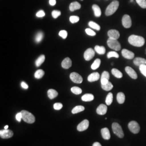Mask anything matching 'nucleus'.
I'll return each instance as SVG.
<instances>
[{
  "instance_id": "obj_46",
  "label": "nucleus",
  "mask_w": 146,
  "mask_h": 146,
  "mask_svg": "<svg viewBox=\"0 0 146 146\" xmlns=\"http://www.w3.org/2000/svg\"><path fill=\"white\" fill-rule=\"evenodd\" d=\"M16 119L17 120V121L21 122V120L22 119V113H21V112L17 113L16 115Z\"/></svg>"
},
{
  "instance_id": "obj_25",
  "label": "nucleus",
  "mask_w": 146,
  "mask_h": 146,
  "mask_svg": "<svg viewBox=\"0 0 146 146\" xmlns=\"http://www.w3.org/2000/svg\"><path fill=\"white\" fill-rule=\"evenodd\" d=\"M92 8L94 12V15L96 17H100L101 15V11L99 5H94L92 6Z\"/></svg>"
},
{
  "instance_id": "obj_1",
  "label": "nucleus",
  "mask_w": 146,
  "mask_h": 146,
  "mask_svg": "<svg viewBox=\"0 0 146 146\" xmlns=\"http://www.w3.org/2000/svg\"><path fill=\"white\" fill-rule=\"evenodd\" d=\"M128 42L133 46L140 47H142L144 45L145 40L143 37L135 35H131L128 38Z\"/></svg>"
},
{
  "instance_id": "obj_34",
  "label": "nucleus",
  "mask_w": 146,
  "mask_h": 146,
  "mask_svg": "<svg viewBox=\"0 0 146 146\" xmlns=\"http://www.w3.org/2000/svg\"><path fill=\"white\" fill-rule=\"evenodd\" d=\"M89 26L90 27L92 28H93L96 31H100V26L96 23L94 22L93 21H90L88 23Z\"/></svg>"
},
{
  "instance_id": "obj_35",
  "label": "nucleus",
  "mask_w": 146,
  "mask_h": 146,
  "mask_svg": "<svg viewBox=\"0 0 146 146\" xmlns=\"http://www.w3.org/2000/svg\"><path fill=\"white\" fill-rule=\"evenodd\" d=\"M72 92L74 94L78 95L82 93V89L78 87H73L71 88Z\"/></svg>"
},
{
  "instance_id": "obj_21",
  "label": "nucleus",
  "mask_w": 146,
  "mask_h": 146,
  "mask_svg": "<svg viewBox=\"0 0 146 146\" xmlns=\"http://www.w3.org/2000/svg\"><path fill=\"white\" fill-rule=\"evenodd\" d=\"M81 7V5L78 2H73L72 3H71L69 5V9L71 11H74L76 10L80 9Z\"/></svg>"
},
{
  "instance_id": "obj_27",
  "label": "nucleus",
  "mask_w": 146,
  "mask_h": 146,
  "mask_svg": "<svg viewBox=\"0 0 146 146\" xmlns=\"http://www.w3.org/2000/svg\"><path fill=\"white\" fill-rule=\"evenodd\" d=\"M111 73L112 74L117 78H122L123 76V74L122 73L120 72V70H119L118 69H116V68H113L111 70Z\"/></svg>"
},
{
  "instance_id": "obj_45",
  "label": "nucleus",
  "mask_w": 146,
  "mask_h": 146,
  "mask_svg": "<svg viewBox=\"0 0 146 146\" xmlns=\"http://www.w3.org/2000/svg\"><path fill=\"white\" fill-rule=\"evenodd\" d=\"M37 17H44L45 16V13L43 11H38L36 14Z\"/></svg>"
},
{
  "instance_id": "obj_51",
  "label": "nucleus",
  "mask_w": 146,
  "mask_h": 146,
  "mask_svg": "<svg viewBox=\"0 0 146 146\" xmlns=\"http://www.w3.org/2000/svg\"><path fill=\"white\" fill-rule=\"evenodd\" d=\"M133 1H134V0H131V2H133Z\"/></svg>"
},
{
  "instance_id": "obj_30",
  "label": "nucleus",
  "mask_w": 146,
  "mask_h": 146,
  "mask_svg": "<svg viewBox=\"0 0 146 146\" xmlns=\"http://www.w3.org/2000/svg\"><path fill=\"white\" fill-rule=\"evenodd\" d=\"M101 60L99 58H97L96 59L95 61H94L93 63L92 64V66H91V68L93 69V70H96L98 68H99L100 66V64H101Z\"/></svg>"
},
{
  "instance_id": "obj_38",
  "label": "nucleus",
  "mask_w": 146,
  "mask_h": 146,
  "mask_svg": "<svg viewBox=\"0 0 146 146\" xmlns=\"http://www.w3.org/2000/svg\"><path fill=\"white\" fill-rule=\"evenodd\" d=\"M107 58H119V55L116 52H110L107 54Z\"/></svg>"
},
{
  "instance_id": "obj_7",
  "label": "nucleus",
  "mask_w": 146,
  "mask_h": 146,
  "mask_svg": "<svg viewBox=\"0 0 146 146\" xmlns=\"http://www.w3.org/2000/svg\"><path fill=\"white\" fill-rule=\"evenodd\" d=\"M70 78L73 82L75 84H81L83 81V78L82 76L78 74V73L73 72L70 74Z\"/></svg>"
},
{
  "instance_id": "obj_37",
  "label": "nucleus",
  "mask_w": 146,
  "mask_h": 146,
  "mask_svg": "<svg viewBox=\"0 0 146 146\" xmlns=\"http://www.w3.org/2000/svg\"><path fill=\"white\" fill-rule=\"evenodd\" d=\"M136 1L142 8L146 9V0H136Z\"/></svg>"
},
{
  "instance_id": "obj_5",
  "label": "nucleus",
  "mask_w": 146,
  "mask_h": 146,
  "mask_svg": "<svg viewBox=\"0 0 146 146\" xmlns=\"http://www.w3.org/2000/svg\"><path fill=\"white\" fill-rule=\"evenodd\" d=\"M112 129L113 133L116 135L120 138H122L124 136V133L121 126L117 123L114 122L112 124Z\"/></svg>"
},
{
  "instance_id": "obj_31",
  "label": "nucleus",
  "mask_w": 146,
  "mask_h": 146,
  "mask_svg": "<svg viewBox=\"0 0 146 146\" xmlns=\"http://www.w3.org/2000/svg\"><path fill=\"white\" fill-rule=\"evenodd\" d=\"M113 100V95L111 93H110L107 95L106 99V103L107 105L110 106L112 104Z\"/></svg>"
},
{
  "instance_id": "obj_49",
  "label": "nucleus",
  "mask_w": 146,
  "mask_h": 146,
  "mask_svg": "<svg viewBox=\"0 0 146 146\" xmlns=\"http://www.w3.org/2000/svg\"><path fill=\"white\" fill-rule=\"evenodd\" d=\"M93 146H102L101 145L100 143L99 142H96L94 143V144L93 145Z\"/></svg>"
},
{
  "instance_id": "obj_12",
  "label": "nucleus",
  "mask_w": 146,
  "mask_h": 146,
  "mask_svg": "<svg viewBox=\"0 0 146 146\" xmlns=\"http://www.w3.org/2000/svg\"><path fill=\"white\" fill-rule=\"evenodd\" d=\"M122 55L123 56V57L127 58V59H129V60H131L133 58H134V53L131 51H129V50H127L126 49H123L122 50Z\"/></svg>"
},
{
  "instance_id": "obj_18",
  "label": "nucleus",
  "mask_w": 146,
  "mask_h": 146,
  "mask_svg": "<svg viewBox=\"0 0 146 146\" xmlns=\"http://www.w3.org/2000/svg\"><path fill=\"white\" fill-rule=\"evenodd\" d=\"M100 76L99 73L98 72L92 73L89 75L88 77V81L90 82L96 81L99 79Z\"/></svg>"
},
{
  "instance_id": "obj_50",
  "label": "nucleus",
  "mask_w": 146,
  "mask_h": 146,
  "mask_svg": "<svg viewBox=\"0 0 146 146\" xmlns=\"http://www.w3.org/2000/svg\"><path fill=\"white\" fill-rule=\"evenodd\" d=\"M8 125H5V129H8Z\"/></svg>"
},
{
  "instance_id": "obj_22",
  "label": "nucleus",
  "mask_w": 146,
  "mask_h": 146,
  "mask_svg": "<svg viewBox=\"0 0 146 146\" xmlns=\"http://www.w3.org/2000/svg\"><path fill=\"white\" fill-rule=\"evenodd\" d=\"M47 94H48V98L50 99H53L55 98L56 97H57L58 95V92L56 90H54V89H49L48 90Z\"/></svg>"
},
{
  "instance_id": "obj_36",
  "label": "nucleus",
  "mask_w": 146,
  "mask_h": 146,
  "mask_svg": "<svg viewBox=\"0 0 146 146\" xmlns=\"http://www.w3.org/2000/svg\"><path fill=\"white\" fill-rule=\"evenodd\" d=\"M43 37V34L42 32H38L35 37V41L37 43H39L42 41V38Z\"/></svg>"
},
{
  "instance_id": "obj_39",
  "label": "nucleus",
  "mask_w": 146,
  "mask_h": 146,
  "mask_svg": "<svg viewBox=\"0 0 146 146\" xmlns=\"http://www.w3.org/2000/svg\"><path fill=\"white\" fill-rule=\"evenodd\" d=\"M79 20H80V18L78 16H71L69 18V20L72 23H77L79 21Z\"/></svg>"
},
{
  "instance_id": "obj_41",
  "label": "nucleus",
  "mask_w": 146,
  "mask_h": 146,
  "mask_svg": "<svg viewBox=\"0 0 146 146\" xmlns=\"http://www.w3.org/2000/svg\"><path fill=\"white\" fill-rule=\"evenodd\" d=\"M59 36L61 37L63 39H65L67 38V37L68 36V33L66 31L63 30V31H61L59 32Z\"/></svg>"
},
{
  "instance_id": "obj_2",
  "label": "nucleus",
  "mask_w": 146,
  "mask_h": 146,
  "mask_svg": "<svg viewBox=\"0 0 146 146\" xmlns=\"http://www.w3.org/2000/svg\"><path fill=\"white\" fill-rule=\"evenodd\" d=\"M119 7V2L117 1L112 2L110 5H108L105 11V14L106 16H110L114 14L116 11L117 10Z\"/></svg>"
},
{
  "instance_id": "obj_14",
  "label": "nucleus",
  "mask_w": 146,
  "mask_h": 146,
  "mask_svg": "<svg viewBox=\"0 0 146 146\" xmlns=\"http://www.w3.org/2000/svg\"><path fill=\"white\" fill-rule=\"evenodd\" d=\"M125 71L131 78L134 80L137 78V75L135 71L133 68H131V67H129V66L126 67L125 68Z\"/></svg>"
},
{
  "instance_id": "obj_24",
  "label": "nucleus",
  "mask_w": 146,
  "mask_h": 146,
  "mask_svg": "<svg viewBox=\"0 0 146 146\" xmlns=\"http://www.w3.org/2000/svg\"><path fill=\"white\" fill-rule=\"evenodd\" d=\"M116 99H117V101L119 104H122L125 101V95L124 93H123L122 92H120L117 94Z\"/></svg>"
},
{
  "instance_id": "obj_9",
  "label": "nucleus",
  "mask_w": 146,
  "mask_h": 146,
  "mask_svg": "<svg viewBox=\"0 0 146 146\" xmlns=\"http://www.w3.org/2000/svg\"><path fill=\"white\" fill-rule=\"evenodd\" d=\"M95 51L92 48L87 49L84 53V58L86 61H89L94 58Z\"/></svg>"
},
{
  "instance_id": "obj_52",
  "label": "nucleus",
  "mask_w": 146,
  "mask_h": 146,
  "mask_svg": "<svg viewBox=\"0 0 146 146\" xmlns=\"http://www.w3.org/2000/svg\"><path fill=\"white\" fill-rule=\"evenodd\" d=\"M81 1H83V0H81Z\"/></svg>"
},
{
  "instance_id": "obj_13",
  "label": "nucleus",
  "mask_w": 146,
  "mask_h": 146,
  "mask_svg": "<svg viewBox=\"0 0 146 146\" xmlns=\"http://www.w3.org/2000/svg\"><path fill=\"white\" fill-rule=\"evenodd\" d=\"M108 36H109V38L117 40L120 37V33L117 30L111 29L108 31Z\"/></svg>"
},
{
  "instance_id": "obj_44",
  "label": "nucleus",
  "mask_w": 146,
  "mask_h": 146,
  "mask_svg": "<svg viewBox=\"0 0 146 146\" xmlns=\"http://www.w3.org/2000/svg\"><path fill=\"white\" fill-rule=\"evenodd\" d=\"M63 107V105L61 103H55L54 104V108L55 110H60Z\"/></svg>"
},
{
  "instance_id": "obj_26",
  "label": "nucleus",
  "mask_w": 146,
  "mask_h": 146,
  "mask_svg": "<svg viewBox=\"0 0 146 146\" xmlns=\"http://www.w3.org/2000/svg\"><path fill=\"white\" fill-rule=\"evenodd\" d=\"M95 52L100 55H104L106 52V48L104 46H96L94 48Z\"/></svg>"
},
{
  "instance_id": "obj_33",
  "label": "nucleus",
  "mask_w": 146,
  "mask_h": 146,
  "mask_svg": "<svg viewBox=\"0 0 146 146\" xmlns=\"http://www.w3.org/2000/svg\"><path fill=\"white\" fill-rule=\"evenodd\" d=\"M44 72L42 69H38L35 73L34 76L36 78L40 79L42 78V77L44 76Z\"/></svg>"
},
{
  "instance_id": "obj_15",
  "label": "nucleus",
  "mask_w": 146,
  "mask_h": 146,
  "mask_svg": "<svg viewBox=\"0 0 146 146\" xmlns=\"http://www.w3.org/2000/svg\"><path fill=\"white\" fill-rule=\"evenodd\" d=\"M110 77V74L108 72H107V71L104 72L102 74V75H101V84L104 85V84H107L109 82Z\"/></svg>"
},
{
  "instance_id": "obj_42",
  "label": "nucleus",
  "mask_w": 146,
  "mask_h": 146,
  "mask_svg": "<svg viewBox=\"0 0 146 146\" xmlns=\"http://www.w3.org/2000/svg\"><path fill=\"white\" fill-rule=\"evenodd\" d=\"M85 31H86V33H87V34H88V35H90V36H94L96 35V33L93 31V30H92L91 29L87 28Z\"/></svg>"
},
{
  "instance_id": "obj_11",
  "label": "nucleus",
  "mask_w": 146,
  "mask_h": 146,
  "mask_svg": "<svg viewBox=\"0 0 146 146\" xmlns=\"http://www.w3.org/2000/svg\"><path fill=\"white\" fill-rule=\"evenodd\" d=\"M89 125V122L88 120H84L77 127V129L79 131H86L88 129Z\"/></svg>"
},
{
  "instance_id": "obj_32",
  "label": "nucleus",
  "mask_w": 146,
  "mask_h": 146,
  "mask_svg": "<svg viewBox=\"0 0 146 146\" xmlns=\"http://www.w3.org/2000/svg\"><path fill=\"white\" fill-rule=\"evenodd\" d=\"M101 87L104 90L106 91H110V90H111L113 88V86L112 84L110 82H108V83L106 84H101Z\"/></svg>"
},
{
  "instance_id": "obj_4",
  "label": "nucleus",
  "mask_w": 146,
  "mask_h": 146,
  "mask_svg": "<svg viewBox=\"0 0 146 146\" xmlns=\"http://www.w3.org/2000/svg\"><path fill=\"white\" fill-rule=\"evenodd\" d=\"M107 44L110 48L115 50V51H119L121 50V46L120 42L116 39L109 38L107 40Z\"/></svg>"
},
{
  "instance_id": "obj_43",
  "label": "nucleus",
  "mask_w": 146,
  "mask_h": 146,
  "mask_svg": "<svg viewBox=\"0 0 146 146\" xmlns=\"http://www.w3.org/2000/svg\"><path fill=\"white\" fill-rule=\"evenodd\" d=\"M61 11H53L52 13V15L53 17V18L54 19H56L58 18V16H60L61 15Z\"/></svg>"
},
{
  "instance_id": "obj_48",
  "label": "nucleus",
  "mask_w": 146,
  "mask_h": 146,
  "mask_svg": "<svg viewBox=\"0 0 146 146\" xmlns=\"http://www.w3.org/2000/svg\"><path fill=\"white\" fill-rule=\"evenodd\" d=\"M49 4L52 6L55 5H56V0H49Z\"/></svg>"
},
{
  "instance_id": "obj_29",
  "label": "nucleus",
  "mask_w": 146,
  "mask_h": 146,
  "mask_svg": "<svg viewBox=\"0 0 146 146\" xmlns=\"http://www.w3.org/2000/svg\"><path fill=\"white\" fill-rule=\"evenodd\" d=\"M84 107L82 106H76L75 107H74L73 108V110H72V112L73 114H77L80 112H81L82 111H84Z\"/></svg>"
},
{
  "instance_id": "obj_40",
  "label": "nucleus",
  "mask_w": 146,
  "mask_h": 146,
  "mask_svg": "<svg viewBox=\"0 0 146 146\" xmlns=\"http://www.w3.org/2000/svg\"><path fill=\"white\" fill-rule=\"evenodd\" d=\"M140 71L145 77H146V64H142L139 66Z\"/></svg>"
},
{
  "instance_id": "obj_3",
  "label": "nucleus",
  "mask_w": 146,
  "mask_h": 146,
  "mask_svg": "<svg viewBox=\"0 0 146 146\" xmlns=\"http://www.w3.org/2000/svg\"><path fill=\"white\" fill-rule=\"evenodd\" d=\"M21 113L22 115V120H23L25 122L29 124H31L35 122V117L31 114V113L25 110H22Z\"/></svg>"
},
{
  "instance_id": "obj_19",
  "label": "nucleus",
  "mask_w": 146,
  "mask_h": 146,
  "mask_svg": "<svg viewBox=\"0 0 146 146\" xmlns=\"http://www.w3.org/2000/svg\"><path fill=\"white\" fill-rule=\"evenodd\" d=\"M101 135L104 140H110V134L109 129L107 128H104L101 129Z\"/></svg>"
},
{
  "instance_id": "obj_47",
  "label": "nucleus",
  "mask_w": 146,
  "mask_h": 146,
  "mask_svg": "<svg viewBox=\"0 0 146 146\" xmlns=\"http://www.w3.org/2000/svg\"><path fill=\"white\" fill-rule=\"evenodd\" d=\"M21 87H22L23 88L26 89L28 88V87H28V85L26 82H23V81L21 82Z\"/></svg>"
},
{
  "instance_id": "obj_17",
  "label": "nucleus",
  "mask_w": 146,
  "mask_h": 146,
  "mask_svg": "<svg viewBox=\"0 0 146 146\" xmlns=\"http://www.w3.org/2000/svg\"><path fill=\"white\" fill-rule=\"evenodd\" d=\"M61 66L63 68H64V69H69L72 66V60H70V58H65L62 62Z\"/></svg>"
},
{
  "instance_id": "obj_8",
  "label": "nucleus",
  "mask_w": 146,
  "mask_h": 146,
  "mask_svg": "<svg viewBox=\"0 0 146 146\" xmlns=\"http://www.w3.org/2000/svg\"><path fill=\"white\" fill-rule=\"evenodd\" d=\"M122 25L125 28H129L131 26L132 22L130 16L125 14L123 15L122 19Z\"/></svg>"
},
{
  "instance_id": "obj_6",
  "label": "nucleus",
  "mask_w": 146,
  "mask_h": 146,
  "mask_svg": "<svg viewBox=\"0 0 146 146\" xmlns=\"http://www.w3.org/2000/svg\"><path fill=\"white\" fill-rule=\"evenodd\" d=\"M128 128L131 133L134 134H137L140 131V127L139 123L135 121H131L128 123Z\"/></svg>"
},
{
  "instance_id": "obj_10",
  "label": "nucleus",
  "mask_w": 146,
  "mask_h": 146,
  "mask_svg": "<svg viewBox=\"0 0 146 146\" xmlns=\"http://www.w3.org/2000/svg\"><path fill=\"white\" fill-rule=\"evenodd\" d=\"M14 135L13 131L9 129H3L0 131V136L2 139H9Z\"/></svg>"
},
{
  "instance_id": "obj_23",
  "label": "nucleus",
  "mask_w": 146,
  "mask_h": 146,
  "mask_svg": "<svg viewBox=\"0 0 146 146\" xmlns=\"http://www.w3.org/2000/svg\"><path fill=\"white\" fill-rule=\"evenodd\" d=\"M81 99L84 102L92 101L94 99V95L92 94H84L81 98Z\"/></svg>"
},
{
  "instance_id": "obj_28",
  "label": "nucleus",
  "mask_w": 146,
  "mask_h": 146,
  "mask_svg": "<svg viewBox=\"0 0 146 146\" xmlns=\"http://www.w3.org/2000/svg\"><path fill=\"white\" fill-rule=\"evenodd\" d=\"M45 60V56L44 55H41L38 58H37L36 62H35V64L37 67H39L44 62Z\"/></svg>"
},
{
  "instance_id": "obj_20",
  "label": "nucleus",
  "mask_w": 146,
  "mask_h": 146,
  "mask_svg": "<svg viewBox=\"0 0 146 146\" xmlns=\"http://www.w3.org/2000/svg\"><path fill=\"white\" fill-rule=\"evenodd\" d=\"M133 62L136 66H140L142 64H146V60L144 58H136L134 59Z\"/></svg>"
},
{
  "instance_id": "obj_16",
  "label": "nucleus",
  "mask_w": 146,
  "mask_h": 146,
  "mask_svg": "<svg viewBox=\"0 0 146 146\" xmlns=\"http://www.w3.org/2000/svg\"><path fill=\"white\" fill-rule=\"evenodd\" d=\"M107 107L104 104H101L96 109V113L98 114L104 115L107 113Z\"/></svg>"
}]
</instances>
